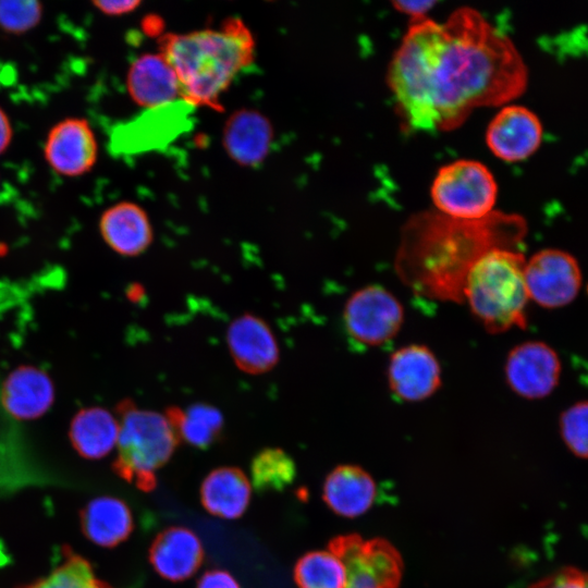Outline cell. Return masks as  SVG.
<instances>
[{"label": "cell", "mask_w": 588, "mask_h": 588, "mask_svg": "<svg viewBox=\"0 0 588 588\" xmlns=\"http://www.w3.org/2000/svg\"><path fill=\"white\" fill-rule=\"evenodd\" d=\"M373 478L356 465H340L323 482L322 499L338 515L356 517L367 512L376 499Z\"/></svg>", "instance_id": "obj_21"}, {"label": "cell", "mask_w": 588, "mask_h": 588, "mask_svg": "<svg viewBox=\"0 0 588 588\" xmlns=\"http://www.w3.org/2000/svg\"><path fill=\"white\" fill-rule=\"evenodd\" d=\"M254 488L258 492L282 490L296 476L294 460L280 448H266L258 452L250 464Z\"/></svg>", "instance_id": "obj_28"}, {"label": "cell", "mask_w": 588, "mask_h": 588, "mask_svg": "<svg viewBox=\"0 0 588 588\" xmlns=\"http://www.w3.org/2000/svg\"><path fill=\"white\" fill-rule=\"evenodd\" d=\"M437 4V1H393L395 10L412 17V22L420 21L427 17V13Z\"/></svg>", "instance_id": "obj_34"}, {"label": "cell", "mask_w": 588, "mask_h": 588, "mask_svg": "<svg viewBox=\"0 0 588 588\" xmlns=\"http://www.w3.org/2000/svg\"><path fill=\"white\" fill-rule=\"evenodd\" d=\"M205 556L197 535L183 526L160 531L149 548V562L162 578L179 583L193 576Z\"/></svg>", "instance_id": "obj_16"}, {"label": "cell", "mask_w": 588, "mask_h": 588, "mask_svg": "<svg viewBox=\"0 0 588 588\" xmlns=\"http://www.w3.org/2000/svg\"><path fill=\"white\" fill-rule=\"evenodd\" d=\"M196 109L184 99L143 109L133 118L112 126L108 149L114 157H134L163 150L192 130Z\"/></svg>", "instance_id": "obj_7"}, {"label": "cell", "mask_w": 588, "mask_h": 588, "mask_svg": "<svg viewBox=\"0 0 588 588\" xmlns=\"http://www.w3.org/2000/svg\"><path fill=\"white\" fill-rule=\"evenodd\" d=\"M62 560L48 575L15 588H114L99 579L88 560L63 547Z\"/></svg>", "instance_id": "obj_26"}, {"label": "cell", "mask_w": 588, "mask_h": 588, "mask_svg": "<svg viewBox=\"0 0 588 588\" xmlns=\"http://www.w3.org/2000/svg\"><path fill=\"white\" fill-rule=\"evenodd\" d=\"M138 0H97L93 1L94 7L102 14L108 16H121L126 15L135 11L139 5Z\"/></svg>", "instance_id": "obj_33"}, {"label": "cell", "mask_w": 588, "mask_h": 588, "mask_svg": "<svg viewBox=\"0 0 588 588\" xmlns=\"http://www.w3.org/2000/svg\"><path fill=\"white\" fill-rule=\"evenodd\" d=\"M118 454L113 471L145 492L157 487V471L173 455L180 440L164 414L144 409L131 400L117 407Z\"/></svg>", "instance_id": "obj_5"}, {"label": "cell", "mask_w": 588, "mask_h": 588, "mask_svg": "<svg viewBox=\"0 0 588 588\" xmlns=\"http://www.w3.org/2000/svg\"><path fill=\"white\" fill-rule=\"evenodd\" d=\"M159 52L179 78L182 99L220 111L223 94L253 64L256 42L242 19L228 17L218 27L162 35Z\"/></svg>", "instance_id": "obj_3"}, {"label": "cell", "mask_w": 588, "mask_h": 588, "mask_svg": "<svg viewBox=\"0 0 588 588\" xmlns=\"http://www.w3.org/2000/svg\"><path fill=\"white\" fill-rule=\"evenodd\" d=\"M404 308L397 297L379 284L353 292L344 304L343 322L348 336L365 346H380L399 333Z\"/></svg>", "instance_id": "obj_9"}, {"label": "cell", "mask_w": 588, "mask_h": 588, "mask_svg": "<svg viewBox=\"0 0 588 588\" xmlns=\"http://www.w3.org/2000/svg\"><path fill=\"white\" fill-rule=\"evenodd\" d=\"M252 487L242 469L223 466L211 470L200 486V501L210 514L234 519L249 505Z\"/></svg>", "instance_id": "obj_23"}, {"label": "cell", "mask_w": 588, "mask_h": 588, "mask_svg": "<svg viewBox=\"0 0 588 588\" xmlns=\"http://www.w3.org/2000/svg\"><path fill=\"white\" fill-rule=\"evenodd\" d=\"M81 528L95 544L113 548L126 540L134 529L132 511L117 497L102 495L90 500L81 511Z\"/></svg>", "instance_id": "obj_22"}, {"label": "cell", "mask_w": 588, "mask_h": 588, "mask_svg": "<svg viewBox=\"0 0 588 588\" xmlns=\"http://www.w3.org/2000/svg\"><path fill=\"white\" fill-rule=\"evenodd\" d=\"M119 420L108 409L91 406L78 411L71 420L69 438L84 458L99 460L117 446Z\"/></svg>", "instance_id": "obj_24"}, {"label": "cell", "mask_w": 588, "mask_h": 588, "mask_svg": "<svg viewBox=\"0 0 588 588\" xmlns=\"http://www.w3.org/2000/svg\"><path fill=\"white\" fill-rule=\"evenodd\" d=\"M505 380L513 392L528 400L542 399L556 387L561 373L558 354L546 343L527 341L507 355Z\"/></svg>", "instance_id": "obj_12"}, {"label": "cell", "mask_w": 588, "mask_h": 588, "mask_svg": "<svg viewBox=\"0 0 588 588\" xmlns=\"http://www.w3.org/2000/svg\"><path fill=\"white\" fill-rule=\"evenodd\" d=\"M526 230L524 218L495 210L480 220L419 212L402 228L394 268L414 294L461 304L474 264L492 248L515 249Z\"/></svg>", "instance_id": "obj_2"}, {"label": "cell", "mask_w": 588, "mask_h": 588, "mask_svg": "<svg viewBox=\"0 0 588 588\" xmlns=\"http://www.w3.org/2000/svg\"><path fill=\"white\" fill-rule=\"evenodd\" d=\"M196 588H241L236 579L226 571L212 568L198 579Z\"/></svg>", "instance_id": "obj_32"}, {"label": "cell", "mask_w": 588, "mask_h": 588, "mask_svg": "<svg viewBox=\"0 0 588 588\" xmlns=\"http://www.w3.org/2000/svg\"><path fill=\"white\" fill-rule=\"evenodd\" d=\"M387 79L411 131H451L476 108L520 96L528 70L507 35L476 9L462 7L443 23L428 17L412 22Z\"/></svg>", "instance_id": "obj_1"}, {"label": "cell", "mask_w": 588, "mask_h": 588, "mask_svg": "<svg viewBox=\"0 0 588 588\" xmlns=\"http://www.w3.org/2000/svg\"><path fill=\"white\" fill-rule=\"evenodd\" d=\"M0 400L7 413L15 419L41 417L54 400L50 377L35 366H20L4 379Z\"/></svg>", "instance_id": "obj_19"}, {"label": "cell", "mask_w": 588, "mask_h": 588, "mask_svg": "<svg viewBox=\"0 0 588 588\" xmlns=\"http://www.w3.org/2000/svg\"><path fill=\"white\" fill-rule=\"evenodd\" d=\"M180 441L200 450H207L222 436L221 412L206 403H195L182 409L170 406L164 412Z\"/></svg>", "instance_id": "obj_25"}, {"label": "cell", "mask_w": 588, "mask_h": 588, "mask_svg": "<svg viewBox=\"0 0 588 588\" xmlns=\"http://www.w3.org/2000/svg\"><path fill=\"white\" fill-rule=\"evenodd\" d=\"M391 392L405 402H420L442 384L441 366L433 352L422 344H408L394 351L387 367Z\"/></svg>", "instance_id": "obj_13"}, {"label": "cell", "mask_w": 588, "mask_h": 588, "mask_svg": "<svg viewBox=\"0 0 588 588\" xmlns=\"http://www.w3.org/2000/svg\"><path fill=\"white\" fill-rule=\"evenodd\" d=\"M273 142L269 119L254 109H241L226 120L222 143L228 156L242 167H257L268 157Z\"/></svg>", "instance_id": "obj_18"}, {"label": "cell", "mask_w": 588, "mask_h": 588, "mask_svg": "<svg viewBox=\"0 0 588 588\" xmlns=\"http://www.w3.org/2000/svg\"><path fill=\"white\" fill-rule=\"evenodd\" d=\"M44 7L36 0H0V29L11 35H22L41 21Z\"/></svg>", "instance_id": "obj_29"}, {"label": "cell", "mask_w": 588, "mask_h": 588, "mask_svg": "<svg viewBox=\"0 0 588 588\" xmlns=\"http://www.w3.org/2000/svg\"><path fill=\"white\" fill-rule=\"evenodd\" d=\"M294 579L298 588H347L345 566L331 551H310L299 558Z\"/></svg>", "instance_id": "obj_27"}, {"label": "cell", "mask_w": 588, "mask_h": 588, "mask_svg": "<svg viewBox=\"0 0 588 588\" xmlns=\"http://www.w3.org/2000/svg\"><path fill=\"white\" fill-rule=\"evenodd\" d=\"M529 298L547 308L569 304L578 294L581 273L577 260L560 249H542L525 264Z\"/></svg>", "instance_id": "obj_10"}, {"label": "cell", "mask_w": 588, "mask_h": 588, "mask_svg": "<svg viewBox=\"0 0 588 588\" xmlns=\"http://www.w3.org/2000/svg\"><path fill=\"white\" fill-rule=\"evenodd\" d=\"M529 588H588V573L575 567H563Z\"/></svg>", "instance_id": "obj_31"}, {"label": "cell", "mask_w": 588, "mask_h": 588, "mask_svg": "<svg viewBox=\"0 0 588 588\" xmlns=\"http://www.w3.org/2000/svg\"><path fill=\"white\" fill-rule=\"evenodd\" d=\"M542 134L541 121L535 112L524 106L507 105L489 122L486 143L499 159L517 162L535 154Z\"/></svg>", "instance_id": "obj_14"}, {"label": "cell", "mask_w": 588, "mask_h": 588, "mask_svg": "<svg viewBox=\"0 0 588 588\" xmlns=\"http://www.w3.org/2000/svg\"><path fill=\"white\" fill-rule=\"evenodd\" d=\"M560 432L572 453L588 458V401L578 402L562 413Z\"/></svg>", "instance_id": "obj_30"}, {"label": "cell", "mask_w": 588, "mask_h": 588, "mask_svg": "<svg viewBox=\"0 0 588 588\" xmlns=\"http://www.w3.org/2000/svg\"><path fill=\"white\" fill-rule=\"evenodd\" d=\"M430 195L440 213L458 220H480L494 211L498 184L482 162L458 159L438 170Z\"/></svg>", "instance_id": "obj_6"}, {"label": "cell", "mask_w": 588, "mask_h": 588, "mask_svg": "<svg viewBox=\"0 0 588 588\" xmlns=\"http://www.w3.org/2000/svg\"><path fill=\"white\" fill-rule=\"evenodd\" d=\"M44 157L59 175L75 177L88 173L98 158V144L89 122L71 117L56 123L46 136Z\"/></svg>", "instance_id": "obj_11"}, {"label": "cell", "mask_w": 588, "mask_h": 588, "mask_svg": "<svg viewBox=\"0 0 588 588\" xmlns=\"http://www.w3.org/2000/svg\"><path fill=\"white\" fill-rule=\"evenodd\" d=\"M329 551L344 564L347 588H399L402 559L384 539L365 540L356 534L338 536L329 542Z\"/></svg>", "instance_id": "obj_8"}, {"label": "cell", "mask_w": 588, "mask_h": 588, "mask_svg": "<svg viewBox=\"0 0 588 588\" xmlns=\"http://www.w3.org/2000/svg\"><path fill=\"white\" fill-rule=\"evenodd\" d=\"M226 344L235 366L248 375L272 370L280 359V348L270 326L259 316L245 313L231 321Z\"/></svg>", "instance_id": "obj_15"}, {"label": "cell", "mask_w": 588, "mask_h": 588, "mask_svg": "<svg viewBox=\"0 0 588 588\" xmlns=\"http://www.w3.org/2000/svg\"><path fill=\"white\" fill-rule=\"evenodd\" d=\"M525 264L524 255L516 249L492 248L470 268L464 284V303L488 333L526 328L529 296Z\"/></svg>", "instance_id": "obj_4"}, {"label": "cell", "mask_w": 588, "mask_h": 588, "mask_svg": "<svg viewBox=\"0 0 588 588\" xmlns=\"http://www.w3.org/2000/svg\"><path fill=\"white\" fill-rule=\"evenodd\" d=\"M125 83L128 96L143 109L182 99L179 78L161 52L137 57L127 70Z\"/></svg>", "instance_id": "obj_17"}, {"label": "cell", "mask_w": 588, "mask_h": 588, "mask_svg": "<svg viewBox=\"0 0 588 588\" xmlns=\"http://www.w3.org/2000/svg\"><path fill=\"white\" fill-rule=\"evenodd\" d=\"M13 138V128L11 121L0 106V155L7 151Z\"/></svg>", "instance_id": "obj_35"}, {"label": "cell", "mask_w": 588, "mask_h": 588, "mask_svg": "<svg viewBox=\"0 0 588 588\" xmlns=\"http://www.w3.org/2000/svg\"><path fill=\"white\" fill-rule=\"evenodd\" d=\"M99 232L113 252L126 257L143 254L154 240L147 212L133 201H119L108 207L100 216Z\"/></svg>", "instance_id": "obj_20"}]
</instances>
